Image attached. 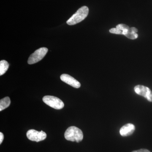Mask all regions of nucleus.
I'll use <instances>...</instances> for the list:
<instances>
[{
	"label": "nucleus",
	"mask_w": 152,
	"mask_h": 152,
	"mask_svg": "<svg viewBox=\"0 0 152 152\" xmlns=\"http://www.w3.org/2000/svg\"><path fill=\"white\" fill-rule=\"evenodd\" d=\"M11 100L9 97H6L1 99L0 101V111L3 110L10 106Z\"/></svg>",
	"instance_id": "10"
},
{
	"label": "nucleus",
	"mask_w": 152,
	"mask_h": 152,
	"mask_svg": "<svg viewBox=\"0 0 152 152\" xmlns=\"http://www.w3.org/2000/svg\"><path fill=\"white\" fill-rule=\"evenodd\" d=\"M43 101L48 105L56 110H61L64 106L61 100L54 96H45L43 98Z\"/></svg>",
	"instance_id": "3"
},
{
	"label": "nucleus",
	"mask_w": 152,
	"mask_h": 152,
	"mask_svg": "<svg viewBox=\"0 0 152 152\" xmlns=\"http://www.w3.org/2000/svg\"><path fill=\"white\" fill-rule=\"evenodd\" d=\"M137 32L138 30L136 28L132 27L129 28V29L123 31L122 35L131 39H135L138 37L137 34Z\"/></svg>",
	"instance_id": "9"
},
{
	"label": "nucleus",
	"mask_w": 152,
	"mask_h": 152,
	"mask_svg": "<svg viewBox=\"0 0 152 152\" xmlns=\"http://www.w3.org/2000/svg\"><path fill=\"white\" fill-rule=\"evenodd\" d=\"M60 78L63 82H64L74 88H78L81 86L80 82L67 74H63L61 76Z\"/></svg>",
	"instance_id": "7"
},
{
	"label": "nucleus",
	"mask_w": 152,
	"mask_h": 152,
	"mask_svg": "<svg viewBox=\"0 0 152 152\" xmlns=\"http://www.w3.org/2000/svg\"><path fill=\"white\" fill-rule=\"evenodd\" d=\"M9 64L5 60L0 61V75L1 76L6 72L8 69Z\"/></svg>",
	"instance_id": "11"
},
{
	"label": "nucleus",
	"mask_w": 152,
	"mask_h": 152,
	"mask_svg": "<svg viewBox=\"0 0 152 152\" xmlns=\"http://www.w3.org/2000/svg\"><path fill=\"white\" fill-rule=\"evenodd\" d=\"M48 50V49L46 48H42L36 50L34 53L30 56L28 60V64H33L39 61L46 56Z\"/></svg>",
	"instance_id": "4"
},
{
	"label": "nucleus",
	"mask_w": 152,
	"mask_h": 152,
	"mask_svg": "<svg viewBox=\"0 0 152 152\" xmlns=\"http://www.w3.org/2000/svg\"><path fill=\"white\" fill-rule=\"evenodd\" d=\"M135 127L132 124H128L120 129V134L123 137H127L132 135L134 132Z\"/></svg>",
	"instance_id": "8"
},
{
	"label": "nucleus",
	"mask_w": 152,
	"mask_h": 152,
	"mask_svg": "<svg viewBox=\"0 0 152 152\" xmlns=\"http://www.w3.org/2000/svg\"><path fill=\"white\" fill-rule=\"evenodd\" d=\"M116 28L118 29L121 30L122 31L124 30L129 29V26L124 24H120L117 25Z\"/></svg>",
	"instance_id": "12"
},
{
	"label": "nucleus",
	"mask_w": 152,
	"mask_h": 152,
	"mask_svg": "<svg viewBox=\"0 0 152 152\" xmlns=\"http://www.w3.org/2000/svg\"><path fill=\"white\" fill-rule=\"evenodd\" d=\"M26 136L30 140L36 142L42 141L47 137V134L43 131L39 132L34 129H31L28 131Z\"/></svg>",
	"instance_id": "5"
},
{
	"label": "nucleus",
	"mask_w": 152,
	"mask_h": 152,
	"mask_svg": "<svg viewBox=\"0 0 152 152\" xmlns=\"http://www.w3.org/2000/svg\"><path fill=\"white\" fill-rule=\"evenodd\" d=\"M4 139V134L2 132H0V144H1Z\"/></svg>",
	"instance_id": "15"
},
{
	"label": "nucleus",
	"mask_w": 152,
	"mask_h": 152,
	"mask_svg": "<svg viewBox=\"0 0 152 152\" xmlns=\"http://www.w3.org/2000/svg\"><path fill=\"white\" fill-rule=\"evenodd\" d=\"M132 152H151L149 151L148 150L145 149H140L137 150V151H133Z\"/></svg>",
	"instance_id": "14"
},
{
	"label": "nucleus",
	"mask_w": 152,
	"mask_h": 152,
	"mask_svg": "<svg viewBox=\"0 0 152 152\" xmlns=\"http://www.w3.org/2000/svg\"><path fill=\"white\" fill-rule=\"evenodd\" d=\"M110 32L112 34H122V31H121L117 28H113L110 30Z\"/></svg>",
	"instance_id": "13"
},
{
	"label": "nucleus",
	"mask_w": 152,
	"mask_h": 152,
	"mask_svg": "<svg viewBox=\"0 0 152 152\" xmlns=\"http://www.w3.org/2000/svg\"><path fill=\"white\" fill-rule=\"evenodd\" d=\"M136 94L146 98L149 102H152V92L148 87L137 85L134 88Z\"/></svg>",
	"instance_id": "6"
},
{
	"label": "nucleus",
	"mask_w": 152,
	"mask_h": 152,
	"mask_svg": "<svg viewBox=\"0 0 152 152\" xmlns=\"http://www.w3.org/2000/svg\"><path fill=\"white\" fill-rule=\"evenodd\" d=\"M64 136L67 140L77 142L82 141L83 138V134L81 130L74 126L69 127L67 129Z\"/></svg>",
	"instance_id": "1"
},
{
	"label": "nucleus",
	"mask_w": 152,
	"mask_h": 152,
	"mask_svg": "<svg viewBox=\"0 0 152 152\" xmlns=\"http://www.w3.org/2000/svg\"><path fill=\"white\" fill-rule=\"evenodd\" d=\"M89 9L88 7L86 6L82 7L67 21V24L70 26H72L78 23L86 18Z\"/></svg>",
	"instance_id": "2"
}]
</instances>
